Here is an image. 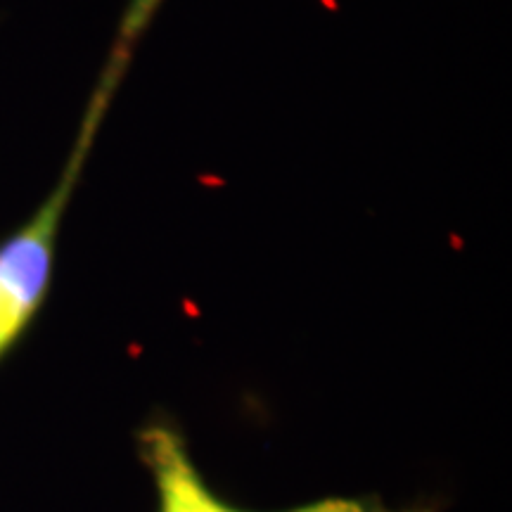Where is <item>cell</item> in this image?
Listing matches in <instances>:
<instances>
[{"label": "cell", "instance_id": "1", "mask_svg": "<svg viewBox=\"0 0 512 512\" xmlns=\"http://www.w3.org/2000/svg\"><path fill=\"white\" fill-rule=\"evenodd\" d=\"M140 29H143L140 24L128 22V19L121 22L112 55L107 57L98 86L83 110L72 150L64 159L60 176L43 202L31 211L29 219L0 240V361L22 342L46 304L55 278L57 245H60L64 216L86 171L102 121L110 112L114 93L124 79Z\"/></svg>", "mask_w": 512, "mask_h": 512}, {"label": "cell", "instance_id": "2", "mask_svg": "<svg viewBox=\"0 0 512 512\" xmlns=\"http://www.w3.org/2000/svg\"><path fill=\"white\" fill-rule=\"evenodd\" d=\"M138 456L155 484L157 512H425L394 510L375 496L318 498L285 510H252L230 503L207 482L188 441L171 420H150L138 432Z\"/></svg>", "mask_w": 512, "mask_h": 512}]
</instances>
